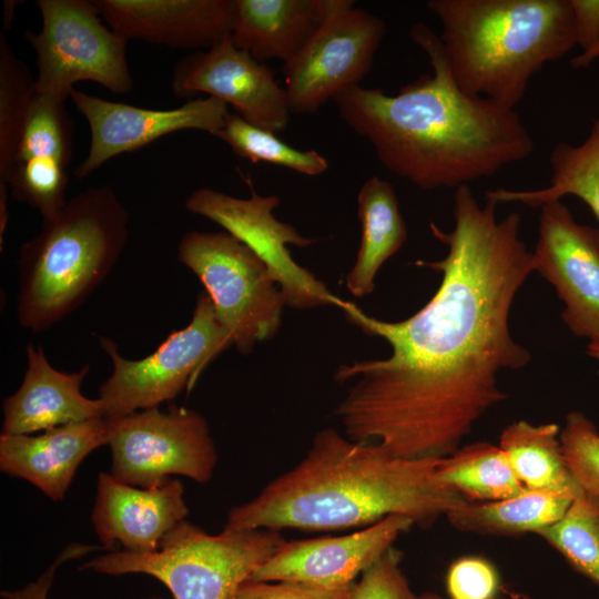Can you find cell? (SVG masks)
Masks as SVG:
<instances>
[{
  "label": "cell",
  "mask_w": 599,
  "mask_h": 599,
  "mask_svg": "<svg viewBox=\"0 0 599 599\" xmlns=\"http://www.w3.org/2000/svg\"><path fill=\"white\" fill-rule=\"evenodd\" d=\"M498 203L480 204L469 185L454 193V229H429L447 246L439 261L417 265L441 273L418 312L387 322L343 301L338 307L364 334L384 339L382 359L342 364L334 380L348 383L334 416L352 440L373 443L406 459H443L475 425L507 399L498 378L531 361L509 327L517 293L535 272L520 238V215L497 217Z\"/></svg>",
  "instance_id": "1"
},
{
  "label": "cell",
  "mask_w": 599,
  "mask_h": 599,
  "mask_svg": "<svg viewBox=\"0 0 599 599\" xmlns=\"http://www.w3.org/2000/svg\"><path fill=\"white\" fill-rule=\"evenodd\" d=\"M409 35L428 55L432 74L395 95L356 85L333 100L384 167L435 191L468 185L532 155L534 138L515 109L461 91L439 35L427 24L414 23Z\"/></svg>",
  "instance_id": "2"
},
{
  "label": "cell",
  "mask_w": 599,
  "mask_h": 599,
  "mask_svg": "<svg viewBox=\"0 0 599 599\" xmlns=\"http://www.w3.org/2000/svg\"><path fill=\"white\" fill-rule=\"evenodd\" d=\"M439 461L399 458L325 428L294 467L234 506L224 529L337 531L365 528L390 515L429 528L468 500L439 479Z\"/></svg>",
  "instance_id": "3"
},
{
  "label": "cell",
  "mask_w": 599,
  "mask_h": 599,
  "mask_svg": "<svg viewBox=\"0 0 599 599\" xmlns=\"http://www.w3.org/2000/svg\"><path fill=\"white\" fill-rule=\"evenodd\" d=\"M450 75L467 94L515 109L531 78L577 45L570 0H429Z\"/></svg>",
  "instance_id": "4"
},
{
  "label": "cell",
  "mask_w": 599,
  "mask_h": 599,
  "mask_svg": "<svg viewBox=\"0 0 599 599\" xmlns=\"http://www.w3.org/2000/svg\"><path fill=\"white\" fill-rule=\"evenodd\" d=\"M129 221L108 184L81 191L42 220L41 231L20 246L19 325L41 333L81 306L120 258Z\"/></svg>",
  "instance_id": "5"
},
{
  "label": "cell",
  "mask_w": 599,
  "mask_h": 599,
  "mask_svg": "<svg viewBox=\"0 0 599 599\" xmlns=\"http://www.w3.org/2000/svg\"><path fill=\"white\" fill-rule=\"evenodd\" d=\"M280 531L224 529L207 534L183 520L146 554L115 550L81 569L103 575L144 573L161 581L174 599H234L240 587L284 542Z\"/></svg>",
  "instance_id": "6"
},
{
  "label": "cell",
  "mask_w": 599,
  "mask_h": 599,
  "mask_svg": "<svg viewBox=\"0 0 599 599\" xmlns=\"http://www.w3.org/2000/svg\"><path fill=\"white\" fill-rule=\"evenodd\" d=\"M177 257L204 286L241 354L276 335L284 297L266 265L242 241L227 232L191 231L181 238Z\"/></svg>",
  "instance_id": "7"
},
{
  "label": "cell",
  "mask_w": 599,
  "mask_h": 599,
  "mask_svg": "<svg viewBox=\"0 0 599 599\" xmlns=\"http://www.w3.org/2000/svg\"><path fill=\"white\" fill-rule=\"evenodd\" d=\"M40 32H24L37 54L34 91L61 100L74 84L95 82L116 94L132 90L126 61L128 40L100 19L93 1L38 0Z\"/></svg>",
  "instance_id": "8"
},
{
  "label": "cell",
  "mask_w": 599,
  "mask_h": 599,
  "mask_svg": "<svg viewBox=\"0 0 599 599\" xmlns=\"http://www.w3.org/2000/svg\"><path fill=\"white\" fill-rule=\"evenodd\" d=\"M112 361V374L99 388L105 417L160 407L190 389L201 372L232 344L205 291L197 296L190 323L172 332L150 355L124 358L116 344L99 337Z\"/></svg>",
  "instance_id": "9"
},
{
  "label": "cell",
  "mask_w": 599,
  "mask_h": 599,
  "mask_svg": "<svg viewBox=\"0 0 599 599\" xmlns=\"http://www.w3.org/2000/svg\"><path fill=\"white\" fill-rule=\"evenodd\" d=\"M110 474L119 481L148 488L173 475L209 483L217 451L207 420L200 413L170 406L108 416Z\"/></svg>",
  "instance_id": "10"
},
{
  "label": "cell",
  "mask_w": 599,
  "mask_h": 599,
  "mask_svg": "<svg viewBox=\"0 0 599 599\" xmlns=\"http://www.w3.org/2000/svg\"><path fill=\"white\" fill-rule=\"evenodd\" d=\"M355 1L328 0L326 13L302 50L283 64L290 113L316 112L359 85L386 34L378 17Z\"/></svg>",
  "instance_id": "11"
},
{
  "label": "cell",
  "mask_w": 599,
  "mask_h": 599,
  "mask_svg": "<svg viewBox=\"0 0 599 599\" xmlns=\"http://www.w3.org/2000/svg\"><path fill=\"white\" fill-rule=\"evenodd\" d=\"M251 195L234 197L212 189H199L185 201L189 212L206 217L247 245L266 265L275 278L285 305L295 309L324 306L339 307L344 300L292 257L287 245L307 247L317 242L301 235L292 225L273 214L281 200L262 196L246 177Z\"/></svg>",
  "instance_id": "12"
},
{
  "label": "cell",
  "mask_w": 599,
  "mask_h": 599,
  "mask_svg": "<svg viewBox=\"0 0 599 599\" xmlns=\"http://www.w3.org/2000/svg\"><path fill=\"white\" fill-rule=\"evenodd\" d=\"M539 209L535 272L562 301L570 332L599 344V229L578 223L561 200Z\"/></svg>",
  "instance_id": "13"
},
{
  "label": "cell",
  "mask_w": 599,
  "mask_h": 599,
  "mask_svg": "<svg viewBox=\"0 0 599 599\" xmlns=\"http://www.w3.org/2000/svg\"><path fill=\"white\" fill-rule=\"evenodd\" d=\"M171 87L177 98L207 93L230 103L246 122L273 133L282 132L290 119L286 92L274 71L236 48L231 34L181 59Z\"/></svg>",
  "instance_id": "14"
},
{
  "label": "cell",
  "mask_w": 599,
  "mask_h": 599,
  "mask_svg": "<svg viewBox=\"0 0 599 599\" xmlns=\"http://www.w3.org/2000/svg\"><path fill=\"white\" fill-rule=\"evenodd\" d=\"M70 99L90 128V148L74 170L78 179L90 176L116 155L140 150L153 141L183 130L210 134L222 129L227 104L216 98L191 99L169 110L134 106L109 101L73 89Z\"/></svg>",
  "instance_id": "15"
},
{
  "label": "cell",
  "mask_w": 599,
  "mask_h": 599,
  "mask_svg": "<svg viewBox=\"0 0 599 599\" xmlns=\"http://www.w3.org/2000/svg\"><path fill=\"white\" fill-rule=\"evenodd\" d=\"M410 518L390 515L342 536L285 542L251 576V581H302L327 588L355 583L362 572L414 527Z\"/></svg>",
  "instance_id": "16"
},
{
  "label": "cell",
  "mask_w": 599,
  "mask_h": 599,
  "mask_svg": "<svg viewBox=\"0 0 599 599\" xmlns=\"http://www.w3.org/2000/svg\"><path fill=\"white\" fill-rule=\"evenodd\" d=\"M189 507L180 479L140 488L100 473L91 512L102 549L146 554L158 550L162 539L185 520Z\"/></svg>",
  "instance_id": "17"
},
{
  "label": "cell",
  "mask_w": 599,
  "mask_h": 599,
  "mask_svg": "<svg viewBox=\"0 0 599 599\" xmlns=\"http://www.w3.org/2000/svg\"><path fill=\"white\" fill-rule=\"evenodd\" d=\"M125 40L173 49H210L231 34L235 0H93Z\"/></svg>",
  "instance_id": "18"
},
{
  "label": "cell",
  "mask_w": 599,
  "mask_h": 599,
  "mask_svg": "<svg viewBox=\"0 0 599 599\" xmlns=\"http://www.w3.org/2000/svg\"><path fill=\"white\" fill-rule=\"evenodd\" d=\"M108 417L30 435H0V470L24 479L53 501L62 500L84 458L108 445Z\"/></svg>",
  "instance_id": "19"
},
{
  "label": "cell",
  "mask_w": 599,
  "mask_h": 599,
  "mask_svg": "<svg viewBox=\"0 0 599 599\" xmlns=\"http://www.w3.org/2000/svg\"><path fill=\"white\" fill-rule=\"evenodd\" d=\"M28 366L19 388L2 403V432L30 435L71 423L105 417L100 398L81 393L89 365L65 373L48 361L42 346H27Z\"/></svg>",
  "instance_id": "20"
},
{
  "label": "cell",
  "mask_w": 599,
  "mask_h": 599,
  "mask_svg": "<svg viewBox=\"0 0 599 599\" xmlns=\"http://www.w3.org/2000/svg\"><path fill=\"white\" fill-rule=\"evenodd\" d=\"M328 0H235L231 39L258 62L293 59L322 22Z\"/></svg>",
  "instance_id": "21"
},
{
  "label": "cell",
  "mask_w": 599,
  "mask_h": 599,
  "mask_svg": "<svg viewBox=\"0 0 599 599\" xmlns=\"http://www.w3.org/2000/svg\"><path fill=\"white\" fill-rule=\"evenodd\" d=\"M357 212L361 242L345 284L352 295L364 297L375 290L380 267L404 245L407 227L394 187L375 175L364 182L357 194Z\"/></svg>",
  "instance_id": "22"
},
{
  "label": "cell",
  "mask_w": 599,
  "mask_h": 599,
  "mask_svg": "<svg viewBox=\"0 0 599 599\" xmlns=\"http://www.w3.org/2000/svg\"><path fill=\"white\" fill-rule=\"evenodd\" d=\"M576 496L566 493L525 489L496 501L467 500L446 519L459 532L514 537L537 535L559 520Z\"/></svg>",
  "instance_id": "23"
},
{
  "label": "cell",
  "mask_w": 599,
  "mask_h": 599,
  "mask_svg": "<svg viewBox=\"0 0 599 599\" xmlns=\"http://www.w3.org/2000/svg\"><path fill=\"white\" fill-rule=\"evenodd\" d=\"M550 184L540 190L487 191L485 197L499 203H521L532 207L561 200L566 195L580 199L599 222V118L593 120L588 136L580 144L560 142L549 156Z\"/></svg>",
  "instance_id": "24"
},
{
  "label": "cell",
  "mask_w": 599,
  "mask_h": 599,
  "mask_svg": "<svg viewBox=\"0 0 599 599\" xmlns=\"http://www.w3.org/2000/svg\"><path fill=\"white\" fill-rule=\"evenodd\" d=\"M560 430L556 423L535 425L521 419L501 432L498 446L526 489L582 493L566 465Z\"/></svg>",
  "instance_id": "25"
},
{
  "label": "cell",
  "mask_w": 599,
  "mask_h": 599,
  "mask_svg": "<svg viewBox=\"0 0 599 599\" xmlns=\"http://www.w3.org/2000/svg\"><path fill=\"white\" fill-rule=\"evenodd\" d=\"M437 475L443 483L473 501L502 500L526 489L502 449L488 441L461 445L440 459Z\"/></svg>",
  "instance_id": "26"
},
{
  "label": "cell",
  "mask_w": 599,
  "mask_h": 599,
  "mask_svg": "<svg viewBox=\"0 0 599 599\" xmlns=\"http://www.w3.org/2000/svg\"><path fill=\"white\" fill-rule=\"evenodd\" d=\"M537 536L599 587V497L582 491L559 520Z\"/></svg>",
  "instance_id": "27"
},
{
  "label": "cell",
  "mask_w": 599,
  "mask_h": 599,
  "mask_svg": "<svg viewBox=\"0 0 599 599\" xmlns=\"http://www.w3.org/2000/svg\"><path fill=\"white\" fill-rule=\"evenodd\" d=\"M34 95V79L27 64L0 34V183L13 166L22 126Z\"/></svg>",
  "instance_id": "28"
},
{
  "label": "cell",
  "mask_w": 599,
  "mask_h": 599,
  "mask_svg": "<svg viewBox=\"0 0 599 599\" xmlns=\"http://www.w3.org/2000/svg\"><path fill=\"white\" fill-rule=\"evenodd\" d=\"M212 135L253 163L263 161L309 176L323 174L328 167L327 160L318 152L297 150L284 143L275 133L246 122L237 113L229 112L224 126Z\"/></svg>",
  "instance_id": "29"
},
{
  "label": "cell",
  "mask_w": 599,
  "mask_h": 599,
  "mask_svg": "<svg viewBox=\"0 0 599 599\" xmlns=\"http://www.w3.org/2000/svg\"><path fill=\"white\" fill-rule=\"evenodd\" d=\"M72 138L73 125L65 101L34 91L13 164L33 158H48L69 166Z\"/></svg>",
  "instance_id": "30"
},
{
  "label": "cell",
  "mask_w": 599,
  "mask_h": 599,
  "mask_svg": "<svg viewBox=\"0 0 599 599\" xmlns=\"http://www.w3.org/2000/svg\"><path fill=\"white\" fill-rule=\"evenodd\" d=\"M64 164L48 158H33L13 164L6 184L11 195L37 210L42 220L58 215L67 204L69 175Z\"/></svg>",
  "instance_id": "31"
},
{
  "label": "cell",
  "mask_w": 599,
  "mask_h": 599,
  "mask_svg": "<svg viewBox=\"0 0 599 599\" xmlns=\"http://www.w3.org/2000/svg\"><path fill=\"white\" fill-rule=\"evenodd\" d=\"M566 465L583 493L599 497V432L581 412L566 415L560 430Z\"/></svg>",
  "instance_id": "32"
},
{
  "label": "cell",
  "mask_w": 599,
  "mask_h": 599,
  "mask_svg": "<svg viewBox=\"0 0 599 599\" xmlns=\"http://www.w3.org/2000/svg\"><path fill=\"white\" fill-rule=\"evenodd\" d=\"M402 558L394 546L387 549L362 572L348 599H417L402 570Z\"/></svg>",
  "instance_id": "33"
},
{
  "label": "cell",
  "mask_w": 599,
  "mask_h": 599,
  "mask_svg": "<svg viewBox=\"0 0 599 599\" xmlns=\"http://www.w3.org/2000/svg\"><path fill=\"white\" fill-rule=\"evenodd\" d=\"M500 590L499 573L486 558L460 557L448 568L446 575L448 599H495Z\"/></svg>",
  "instance_id": "34"
},
{
  "label": "cell",
  "mask_w": 599,
  "mask_h": 599,
  "mask_svg": "<svg viewBox=\"0 0 599 599\" xmlns=\"http://www.w3.org/2000/svg\"><path fill=\"white\" fill-rule=\"evenodd\" d=\"M352 586L327 588L302 581H245L234 599H348Z\"/></svg>",
  "instance_id": "35"
},
{
  "label": "cell",
  "mask_w": 599,
  "mask_h": 599,
  "mask_svg": "<svg viewBox=\"0 0 599 599\" xmlns=\"http://www.w3.org/2000/svg\"><path fill=\"white\" fill-rule=\"evenodd\" d=\"M102 547L89 546L79 542L68 545L53 562L34 581L29 582L23 588L17 590L1 591L3 599H47L52 581L54 579L55 571L59 567L71 559L83 557L95 549ZM146 599H163L162 597L152 596Z\"/></svg>",
  "instance_id": "36"
},
{
  "label": "cell",
  "mask_w": 599,
  "mask_h": 599,
  "mask_svg": "<svg viewBox=\"0 0 599 599\" xmlns=\"http://www.w3.org/2000/svg\"><path fill=\"white\" fill-rule=\"evenodd\" d=\"M577 33V45L582 51L599 41V0H570Z\"/></svg>",
  "instance_id": "37"
},
{
  "label": "cell",
  "mask_w": 599,
  "mask_h": 599,
  "mask_svg": "<svg viewBox=\"0 0 599 599\" xmlns=\"http://www.w3.org/2000/svg\"><path fill=\"white\" fill-rule=\"evenodd\" d=\"M8 185L0 183V246L3 244V233L8 223Z\"/></svg>",
  "instance_id": "38"
},
{
  "label": "cell",
  "mask_w": 599,
  "mask_h": 599,
  "mask_svg": "<svg viewBox=\"0 0 599 599\" xmlns=\"http://www.w3.org/2000/svg\"><path fill=\"white\" fill-rule=\"evenodd\" d=\"M599 58V41L589 50L580 52L571 60V65L576 69L587 68Z\"/></svg>",
  "instance_id": "39"
},
{
  "label": "cell",
  "mask_w": 599,
  "mask_h": 599,
  "mask_svg": "<svg viewBox=\"0 0 599 599\" xmlns=\"http://www.w3.org/2000/svg\"><path fill=\"white\" fill-rule=\"evenodd\" d=\"M417 599H448V598L443 597L436 592H423L417 596ZM495 599H524V598L517 593L508 592L501 589Z\"/></svg>",
  "instance_id": "40"
},
{
  "label": "cell",
  "mask_w": 599,
  "mask_h": 599,
  "mask_svg": "<svg viewBox=\"0 0 599 599\" xmlns=\"http://www.w3.org/2000/svg\"><path fill=\"white\" fill-rule=\"evenodd\" d=\"M17 3L18 2L16 1H4L3 24L7 29L10 27V24L13 21V13H14V8Z\"/></svg>",
  "instance_id": "41"
},
{
  "label": "cell",
  "mask_w": 599,
  "mask_h": 599,
  "mask_svg": "<svg viewBox=\"0 0 599 599\" xmlns=\"http://www.w3.org/2000/svg\"><path fill=\"white\" fill-rule=\"evenodd\" d=\"M587 354L590 357L599 361V344H588Z\"/></svg>",
  "instance_id": "42"
}]
</instances>
